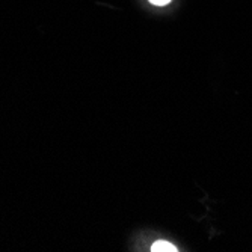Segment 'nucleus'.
Masks as SVG:
<instances>
[{"label": "nucleus", "instance_id": "nucleus-2", "mask_svg": "<svg viewBox=\"0 0 252 252\" xmlns=\"http://www.w3.org/2000/svg\"><path fill=\"white\" fill-rule=\"evenodd\" d=\"M150 2L156 6H165L171 2V0H150Z\"/></svg>", "mask_w": 252, "mask_h": 252}, {"label": "nucleus", "instance_id": "nucleus-1", "mask_svg": "<svg viewBox=\"0 0 252 252\" xmlns=\"http://www.w3.org/2000/svg\"><path fill=\"white\" fill-rule=\"evenodd\" d=\"M151 251L153 252H175V251H178L172 243H169V242H165V240H158V242H156L153 246H151Z\"/></svg>", "mask_w": 252, "mask_h": 252}]
</instances>
